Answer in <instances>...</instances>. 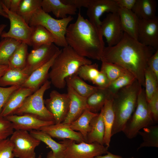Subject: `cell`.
Segmentation results:
<instances>
[{
	"label": "cell",
	"mask_w": 158,
	"mask_h": 158,
	"mask_svg": "<svg viewBox=\"0 0 158 158\" xmlns=\"http://www.w3.org/2000/svg\"><path fill=\"white\" fill-rule=\"evenodd\" d=\"M156 50L124 32L118 44L105 47L100 60L115 63L123 68L132 73L141 86L144 87V75L147 61Z\"/></svg>",
	"instance_id": "cell-1"
},
{
	"label": "cell",
	"mask_w": 158,
	"mask_h": 158,
	"mask_svg": "<svg viewBox=\"0 0 158 158\" xmlns=\"http://www.w3.org/2000/svg\"><path fill=\"white\" fill-rule=\"evenodd\" d=\"M103 37L100 26L85 19L80 12L75 22L68 25L65 35L68 45L78 54L98 60L105 47Z\"/></svg>",
	"instance_id": "cell-2"
},
{
	"label": "cell",
	"mask_w": 158,
	"mask_h": 158,
	"mask_svg": "<svg viewBox=\"0 0 158 158\" xmlns=\"http://www.w3.org/2000/svg\"><path fill=\"white\" fill-rule=\"evenodd\" d=\"M92 63L91 60L78 54L69 46L60 50L55 59L49 72L51 83L59 89L66 85V79L76 74L82 66Z\"/></svg>",
	"instance_id": "cell-3"
},
{
	"label": "cell",
	"mask_w": 158,
	"mask_h": 158,
	"mask_svg": "<svg viewBox=\"0 0 158 158\" xmlns=\"http://www.w3.org/2000/svg\"><path fill=\"white\" fill-rule=\"evenodd\" d=\"M142 87L136 80L120 90L113 97L112 105L115 115L112 136L122 131L135 109L138 96Z\"/></svg>",
	"instance_id": "cell-4"
},
{
	"label": "cell",
	"mask_w": 158,
	"mask_h": 158,
	"mask_svg": "<svg viewBox=\"0 0 158 158\" xmlns=\"http://www.w3.org/2000/svg\"><path fill=\"white\" fill-rule=\"evenodd\" d=\"M73 19L70 16L64 18L55 19L44 11L41 8L33 14L28 24L30 26L40 25L44 27L54 36L55 40L54 44L64 47L68 46L65 35L68 24Z\"/></svg>",
	"instance_id": "cell-5"
},
{
	"label": "cell",
	"mask_w": 158,
	"mask_h": 158,
	"mask_svg": "<svg viewBox=\"0 0 158 158\" xmlns=\"http://www.w3.org/2000/svg\"><path fill=\"white\" fill-rule=\"evenodd\" d=\"M154 123L149 108L144 88L142 87L138 96L135 110L122 131L128 138L132 139L136 136L141 129L153 125Z\"/></svg>",
	"instance_id": "cell-6"
},
{
	"label": "cell",
	"mask_w": 158,
	"mask_h": 158,
	"mask_svg": "<svg viewBox=\"0 0 158 158\" xmlns=\"http://www.w3.org/2000/svg\"><path fill=\"white\" fill-rule=\"evenodd\" d=\"M51 84L50 81L47 80L38 89L25 99L13 114H30L44 121H54L53 116L46 108L43 99L45 92L50 88Z\"/></svg>",
	"instance_id": "cell-7"
},
{
	"label": "cell",
	"mask_w": 158,
	"mask_h": 158,
	"mask_svg": "<svg viewBox=\"0 0 158 158\" xmlns=\"http://www.w3.org/2000/svg\"><path fill=\"white\" fill-rule=\"evenodd\" d=\"M62 141L66 145L63 158H94L108 152V147L97 142L78 143L69 139Z\"/></svg>",
	"instance_id": "cell-8"
},
{
	"label": "cell",
	"mask_w": 158,
	"mask_h": 158,
	"mask_svg": "<svg viewBox=\"0 0 158 158\" xmlns=\"http://www.w3.org/2000/svg\"><path fill=\"white\" fill-rule=\"evenodd\" d=\"M0 2L7 14L10 22V28L8 31L3 32L0 36L3 38H12L31 46L30 38L33 27L30 26L17 13L12 12L7 9L1 0Z\"/></svg>",
	"instance_id": "cell-9"
},
{
	"label": "cell",
	"mask_w": 158,
	"mask_h": 158,
	"mask_svg": "<svg viewBox=\"0 0 158 158\" xmlns=\"http://www.w3.org/2000/svg\"><path fill=\"white\" fill-rule=\"evenodd\" d=\"M13 143V153L17 158H35V148L41 141L28 131L15 130L9 138Z\"/></svg>",
	"instance_id": "cell-10"
},
{
	"label": "cell",
	"mask_w": 158,
	"mask_h": 158,
	"mask_svg": "<svg viewBox=\"0 0 158 158\" xmlns=\"http://www.w3.org/2000/svg\"><path fill=\"white\" fill-rule=\"evenodd\" d=\"M54 43L43 45L28 53L23 69L29 75L34 71L50 60L60 50Z\"/></svg>",
	"instance_id": "cell-11"
},
{
	"label": "cell",
	"mask_w": 158,
	"mask_h": 158,
	"mask_svg": "<svg viewBox=\"0 0 158 158\" xmlns=\"http://www.w3.org/2000/svg\"><path fill=\"white\" fill-rule=\"evenodd\" d=\"M44 101L46 108L53 116L55 124L62 123L69 108L70 99L68 94L52 90L50 93L49 98Z\"/></svg>",
	"instance_id": "cell-12"
},
{
	"label": "cell",
	"mask_w": 158,
	"mask_h": 158,
	"mask_svg": "<svg viewBox=\"0 0 158 158\" xmlns=\"http://www.w3.org/2000/svg\"><path fill=\"white\" fill-rule=\"evenodd\" d=\"M102 35L106 39L108 46H112L118 44L124 34L118 12L109 13L100 24Z\"/></svg>",
	"instance_id": "cell-13"
},
{
	"label": "cell",
	"mask_w": 158,
	"mask_h": 158,
	"mask_svg": "<svg viewBox=\"0 0 158 158\" xmlns=\"http://www.w3.org/2000/svg\"><path fill=\"white\" fill-rule=\"evenodd\" d=\"M137 40L145 46L158 49V18L139 19Z\"/></svg>",
	"instance_id": "cell-14"
},
{
	"label": "cell",
	"mask_w": 158,
	"mask_h": 158,
	"mask_svg": "<svg viewBox=\"0 0 158 158\" xmlns=\"http://www.w3.org/2000/svg\"><path fill=\"white\" fill-rule=\"evenodd\" d=\"M12 123L14 129L30 131L39 130L41 127L55 124L54 121H46L30 114H12L6 117Z\"/></svg>",
	"instance_id": "cell-15"
},
{
	"label": "cell",
	"mask_w": 158,
	"mask_h": 158,
	"mask_svg": "<svg viewBox=\"0 0 158 158\" xmlns=\"http://www.w3.org/2000/svg\"><path fill=\"white\" fill-rule=\"evenodd\" d=\"M87 15L91 22L100 25V18L105 12H118L119 8L114 0H90Z\"/></svg>",
	"instance_id": "cell-16"
},
{
	"label": "cell",
	"mask_w": 158,
	"mask_h": 158,
	"mask_svg": "<svg viewBox=\"0 0 158 158\" xmlns=\"http://www.w3.org/2000/svg\"><path fill=\"white\" fill-rule=\"evenodd\" d=\"M38 130L46 133L52 138L71 140L78 143L85 142L80 133L72 130L67 124L62 123L43 126Z\"/></svg>",
	"instance_id": "cell-17"
},
{
	"label": "cell",
	"mask_w": 158,
	"mask_h": 158,
	"mask_svg": "<svg viewBox=\"0 0 158 158\" xmlns=\"http://www.w3.org/2000/svg\"><path fill=\"white\" fill-rule=\"evenodd\" d=\"M76 74L83 80L91 82L99 87H107L110 83L105 73L99 70L96 63L82 66Z\"/></svg>",
	"instance_id": "cell-18"
},
{
	"label": "cell",
	"mask_w": 158,
	"mask_h": 158,
	"mask_svg": "<svg viewBox=\"0 0 158 158\" xmlns=\"http://www.w3.org/2000/svg\"><path fill=\"white\" fill-rule=\"evenodd\" d=\"M67 86L70 105L67 114L62 123L69 124L77 119L87 109V98L81 96L71 87Z\"/></svg>",
	"instance_id": "cell-19"
},
{
	"label": "cell",
	"mask_w": 158,
	"mask_h": 158,
	"mask_svg": "<svg viewBox=\"0 0 158 158\" xmlns=\"http://www.w3.org/2000/svg\"><path fill=\"white\" fill-rule=\"evenodd\" d=\"M60 50L48 62L32 73L21 87L30 89L34 92L38 89L48 80L49 70Z\"/></svg>",
	"instance_id": "cell-20"
},
{
	"label": "cell",
	"mask_w": 158,
	"mask_h": 158,
	"mask_svg": "<svg viewBox=\"0 0 158 158\" xmlns=\"http://www.w3.org/2000/svg\"><path fill=\"white\" fill-rule=\"evenodd\" d=\"M34 92L32 89L20 87L10 95L4 107L1 115L6 117L13 114L25 99Z\"/></svg>",
	"instance_id": "cell-21"
},
{
	"label": "cell",
	"mask_w": 158,
	"mask_h": 158,
	"mask_svg": "<svg viewBox=\"0 0 158 158\" xmlns=\"http://www.w3.org/2000/svg\"><path fill=\"white\" fill-rule=\"evenodd\" d=\"M42 9L48 13L52 12L56 17L61 19L76 14L77 8L74 6L65 4L61 0H42Z\"/></svg>",
	"instance_id": "cell-22"
},
{
	"label": "cell",
	"mask_w": 158,
	"mask_h": 158,
	"mask_svg": "<svg viewBox=\"0 0 158 158\" xmlns=\"http://www.w3.org/2000/svg\"><path fill=\"white\" fill-rule=\"evenodd\" d=\"M118 13L124 32L137 40L138 18L132 10L119 8Z\"/></svg>",
	"instance_id": "cell-23"
},
{
	"label": "cell",
	"mask_w": 158,
	"mask_h": 158,
	"mask_svg": "<svg viewBox=\"0 0 158 158\" xmlns=\"http://www.w3.org/2000/svg\"><path fill=\"white\" fill-rule=\"evenodd\" d=\"M112 98V96L107 87H99L97 91L86 98V109L93 113L98 114L106 101Z\"/></svg>",
	"instance_id": "cell-24"
},
{
	"label": "cell",
	"mask_w": 158,
	"mask_h": 158,
	"mask_svg": "<svg viewBox=\"0 0 158 158\" xmlns=\"http://www.w3.org/2000/svg\"><path fill=\"white\" fill-rule=\"evenodd\" d=\"M90 126V129L87 134L86 142L89 143L97 142L104 145L105 128L101 110L92 119Z\"/></svg>",
	"instance_id": "cell-25"
},
{
	"label": "cell",
	"mask_w": 158,
	"mask_h": 158,
	"mask_svg": "<svg viewBox=\"0 0 158 158\" xmlns=\"http://www.w3.org/2000/svg\"><path fill=\"white\" fill-rule=\"evenodd\" d=\"M30 133L35 138L43 142L50 148L56 158H63L66 145L62 141L59 143L57 142L48 134L40 130H32L30 131Z\"/></svg>",
	"instance_id": "cell-26"
},
{
	"label": "cell",
	"mask_w": 158,
	"mask_h": 158,
	"mask_svg": "<svg viewBox=\"0 0 158 158\" xmlns=\"http://www.w3.org/2000/svg\"><path fill=\"white\" fill-rule=\"evenodd\" d=\"M29 75L22 69L10 68L0 78V86L21 87Z\"/></svg>",
	"instance_id": "cell-27"
},
{
	"label": "cell",
	"mask_w": 158,
	"mask_h": 158,
	"mask_svg": "<svg viewBox=\"0 0 158 158\" xmlns=\"http://www.w3.org/2000/svg\"><path fill=\"white\" fill-rule=\"evenodd\" d=\"M101 110L105 128L104 145L109 147L112 136L111 131L115 119L114 113L112 105V99L106 101Z\"/></svg>",
	"instance_id": "cell-28"
},
{
	"label": "cell",
	"mask_w": 158,
	"mask_h": 158,
	"mask_svg": "<svg viewBox=\"0 0 158 158\" xmlns=\"http://www.w3.org/2000/svg\"><path fill=\"white\" fill-rule=\"evenodd\" d=\"M33 27L30 38L31 46L33 49L43 45L54 43L55 40L54 36L44 27L40 25Z\"/></svg>",
	"instance_id": "cell-29"
},
{
	"label": "cell",
	"mask_w": 158,
	"mask_h": 158,
	"mask_svg": "<svg viewBox=\"0 0 158 158\" xmlns=\"http://www.w3.org/2000/svg\"><path fill=\"white\" fill-rule=\"evenodd\" d=\"M157 6L155 0H136L132 11L139 19L148 20L156 16Z\"/></svg>",
	"instance_id": "cell-30"
},
{
	"label": "cell",
	"mask_w": 158,
	"mask_h": 158,
	"mask_svg": "<svg viewBox=\"0 0 158 158\" xmlns=\"http://www.w3.org/2000/svg\"><path fill=\"white\" fill-rule=\"evenodd\" d=\"M66 81L67 85L70 86L79 95L85 98L87 97L99 88L87 84L77 74L68 77Z\"/></svg>",
	"instance_id": "cell-31"
},
{
	"label": "cell",
	"mask_w": 158,
	"mask_h": 158,
	"mask_svg": "<svg viewBox=\"0 0 158 158\" xmlns=\"http://www.w3.org/2000/svg\"><path fill=\"white\" fill-rule=\"evenodd\" d=\"M98 114L93 113L86 109L77 119L67 124L72 130L79 131L83 136L86 142L87 134L90 129V122Z\"/></svg>",
	"instance_id": "cell-32"
},
{
	"label": "cell",
	"mask_w": 158,
	"mask_h": 158,
	"mask_svg": "<svg viewBox=\"0 0 158 158\" xmlns=\"http://www.w3.org/2000/svg\"><path fill=\"white\" fill-rule=\"evenodd\" d=\"M28 52V45L22 42L10 58L8 65L10 68L22 70L25 67Z\"/></svg>",
	"instance_id": "cell-33"
},
{
	"label": "cell",
	"mask_w": 158,
	"mask_h": 158,
	"mask_svg": "<svg viewBox=\"0 0 158 158\" xmlns=\"http://www.w3.org/2000/svg\"><path fill=\"white\" fill-rule=\"evenodd\" d=\"M22 42L11 38H4L0 41V65H8V60Z\"/></svg>",
	"instance_id": "cell-34"
},
{
	"label": "cell",
	"mask_w": 158,
	"mask_h": 158,
	"mask_svg": "<svg viewBox=\"0 0 158 158\" xmlns=\"http://www.w3.org/2000/svg\"><path fill=\"white\" fill-rule=\"evenodd\" d=\"M138 134L142 137L143 142L137 149L144 147H158V126L151 125L143 128Z\"/></svg>",
	"instance_id": "cell-35"
},
{
	"label": "cell",
	"mask_w": 158,
	"mask_h": 158,
	"mask_svg": "<svg viewBox=\"0 0 158 158\" xmlns=\"http://www.w3.org/2000/svg\"><path fill=\"white\" fill-rule=\"evenodd\" d=\"M42 0H22L17 13L28 24L35 13L41 8Z\"/></svg>",
	"instance_id": "cell-36"
},
{
	"label": "cell",
	"mask_w": 158,
	"mask_h": 158,
	"mask_svg": "<svg viewBox=\"0 0 158 158\" xmlns=\"http://www.w3.org/2000/svg\"><path fill=\"white\" fill-rule=\"evenodd\" d=\"M136 80L135 76L128 71L114 80L111 82L107 89L113 97L120 90L132 84Z\"/></svg>",
	"instance_id": "cell-37"
},
{
	"label": "cell",
	"mask_w": 158,
	"mask_h": 158,
	"mask_svg": "<svg viewBox=\"0 0 158 158\" xmlns=\"http://www.w3.org/2000/svg\"><path fill=\"white\" fill-rule=\"evenodd\" d=\"M144 78L145 93L148 102L158 91V79L147 67L145 71Z\"/></svg>",
	"instance_id": "cell-38"
},
{
	"label": "cell",
	"mask_w": 158,
	"mask_h": 158,
	"mask_svg": "<svg viewBox=\"0 0 158 158\" xmlns=\"http://www.w3.org/2000/svg\"><path fill=\"white\" fill-rule=\"evenodd\" d=\"M101 61L100 70L105 73L110 82L128 71L115 63L104 61Z\"/></svg>",
	"instance_id": "cell-39"
},
{
	"label": "cell",
	"mask_w": 158,
	"mask_h": 158,
	"mask_svg": "<svg viewBox=\"0 0 158 158\" xmlns=\"http://www.w3.org/2000/svg\"><path fill=\"white\" fill-rule=\"evenodd\" d=\"M13 147L9 138L0 140V158H14Z\"/></svg>",
	"instance_id": "cell-40"
},
{
	"label": "cell",
	"mask_w": 158,
	"mask_h": 158,
	"mask_svg": "<svg viewBox=\"0 0 158 158\" xmlns=\"http://www.w3.org/2000/svg\"><path fill=\"white\" fill-rule=\"evenodd\" d=\"M11 123L0 115V140L8 138L14 132Z\"/></svg>",
	"instance_id": "cell-41"
},
{
	"label": "cell",
	"mask_w": 158,
	"mask_h": 158,
	"mask_svg": "<svg viewBox=\"0 0 158 158\" xmlns=\"http://www.w3.org/2000/svg\"><path fill=\"white\" fill-rule=\"evenodd\" d=\"M19 87L17 86L7 87L0 86V115L10 95Z\"/></svg>",
	"instance_id": "cell-42"
},
{
	"label": "cell",
	"mask_w": 158,
	"mask_h": 158,
	"mask_svg": "<svg viewBox=\"0 0 158 158\" xmlns=\"http://www.w3.org/2000/svg\"><path fill=\"white\" fill-rule=\"evenodd\" d=\"M149 108L154 123L158 121V91L148 102Z\"/></svg>",
	"instance_id": "cell-43"
},
{
	"label": "cell",
	"mask_w": 158,
	"mask_h": 158,
	"mask_svg": "<svg viewBox=\"0 0 158 158\" xmlns=\"http://www.w3.org/2000/svg\"><path fill=\"white\" fill-rule=\"evenodd\" d=\"M147 65V67L158 79V49L149 58Z\"/></svg>",
	"instance_id": "cell-44"
},
{
	"label": "cell",
	"mask_w": 158,
	"mask_h": 158,
	"mask_svg": "<svg viewBox=\"0 0 158 158\" xmlns=\"http://www.w3.org/2000/svg\"><path fill=\"white\" fill-rule=\"evenodd\" d=\"M63 3L73 5L77 8L81 7L87 8L90 0H61Z\"/></svg>",
	"instance_id": "cell-45"
},
{
	"label": "cell",
	"mask_w": 158,
	"mask_h": 158,
	"mask_svg": "<svg viewBox=\"0 0 158 158\" xmlns=\"http://www.w3.org/2000/svg\"><path fill=\"white\" fill-rule=\"evenodd\" d=\"M119 8L132 10L136 0H114Z\"/></svg>",
	"instance_id": "cell-46"
},
{
	"label": "cell",
	"mask_w": 158,
	"mask_h": 158,
	"mask_svg": "<svg viewBox=\"0 0 158 158\" xmlns=\"http://www.w3.org/2000/svg\"><path fill=\"white\" fill-rule=\"evenodd\" d=\"M21 1L22 0H11L10 6L9 10L12 12L17 13Z\"/></svg>",
	"instance_id": "cell-47"
},
{
	"label": "cell",
	"mask_w": 158,
	"mask_h": 158,
	"mask_svg": "<svg viewBox=\"0 0 158 158\" xmlns=\"http://www.w3.org/2000/svg\"><path fill=\"white\" fill-rule=\"evenodd\" d=\"M107 154L105 155H102L97 156L94 158H123L122 157L118 155L113 154L108 152ZM129 158H134L131 157Z\"/></svg>",
	"instance_id": "cell-48"
},
{
	"label": "cell",
	"mask_w": 158,
	"mask_h": 158,
	"mask_svg": "<svg viewBox=\"0 0 158 158\" xmlns=\"http://www.w3.org/2000/svg\"><path fill=\"white\" fill-rule=\"evenodd\" d=\"M8 68L9 67L8 65H0V78L3 75Z\"/></svg>",
	"instance_id": "cell-49"
},
{
	"label": "cell",
	"mask_w": 158,
	"mask_h": 158,
	"mask_svg": "<svg viewBox=\"0 0 158 158\" xmlns=\"http://www.w3.org/2000/svg\"><path fill=\"white\" fill-rule=\"evenodd\" d=\"M1 1L7 9H9L11 0H1Z\"/></svg>",
	"instance_id": "cell-50"
},
{
	"label": "cell",
	"mask_w": 158,
	"mask_h": 158,
	"mask_svg": "<svg viewBox=\"0 0 158 158\" xmlns=\"http://www.w3.org/2000/svg\"><path fill=\"white\" fill-rule=\"evenodd\" d=\"M0 16L8 18V16L4 10L0 2Z\"/></svg>",
	"instance_id": "cell-51"
},
{
	"label": "cell",
	"mask_w": 158,
	"mask_h": 158,
	"mask_svg": "<svg viewBox=\"0 0 158 158\" xmlns=\"http://www.w3.org/2000/svg\"><path fill=\"white\" fill-rule=\"evenodd\" d=\"M47 158H56L54 156L52 152L51 151L49 152L47 156Z\"/></svg>",
	"instance_id": "cell-52"
},
{
	"label": "cell",
	"mask_w": 158,
	"mask_h": 158,
	"mask_svg": "<svg viewBox=\"0 0 158 158\" xmlns=\"http://www.w3.org/2000/svg\"><path fill=\"white\" fill-rule=\"evenodd\" d=\"M6 26V25L5 24H3L0 25V36Z\"/></svg>",
	"instance_id": "cell-53"
},
{
	"label": "cell",
	"mask_w": 158,
	"mask_h": 158,
	"mask_svg": "<svg viewBox=\"0 0 158 158\" xmlns=\"http://www.w3.org/2000/svg\"><path fill=\"white\" fill-rule=\"evenodd\" d=\"M37 158H42L41 154H40Z\"/></svg>",
	"instance_id": "cell-54"
}]
</instances>
